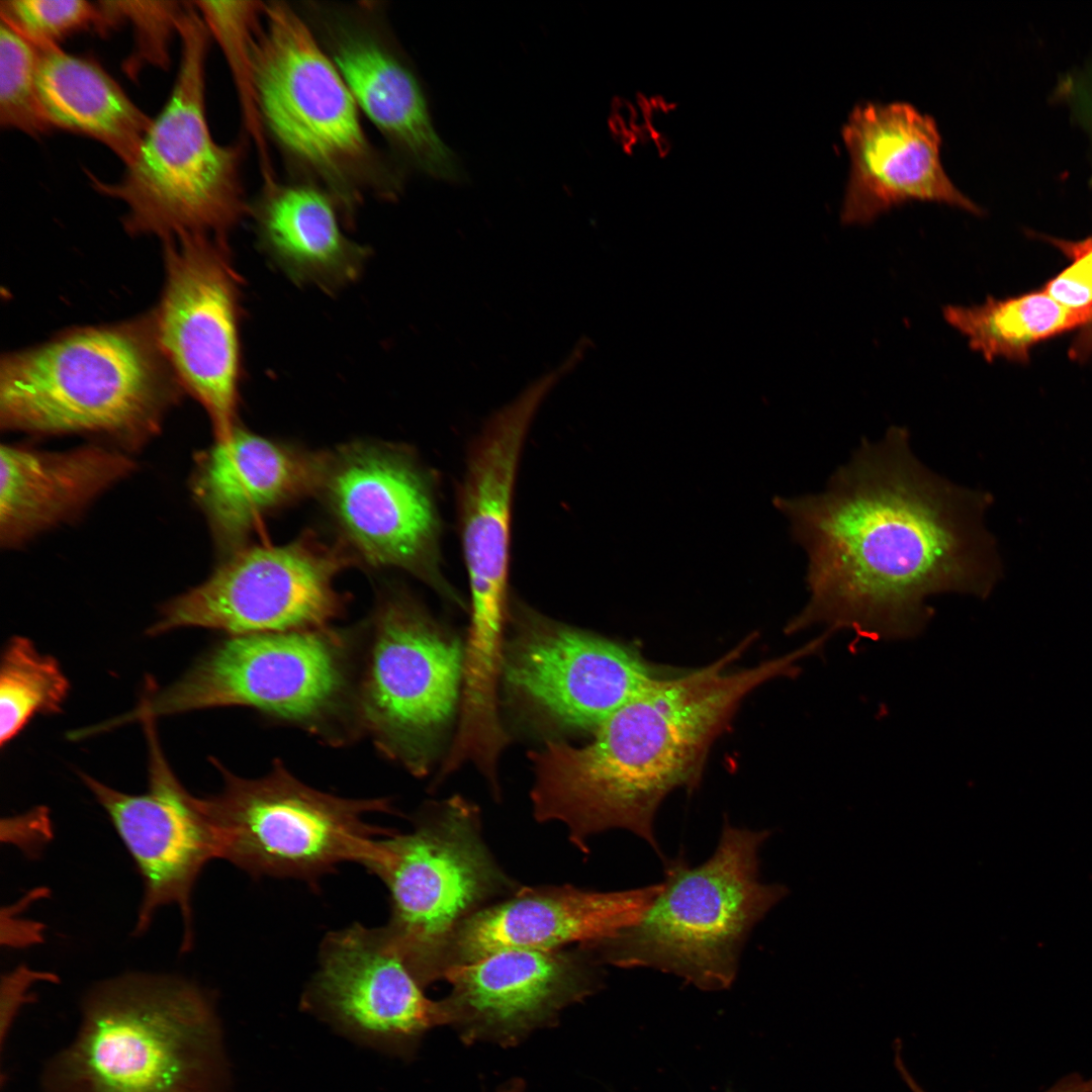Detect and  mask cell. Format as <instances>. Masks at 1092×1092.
<instances>
[{
    "label": "cell",
    "mask_w": 1092,
    "mask_h": 1092,
    "mask_svg": "<svg viewBox=\"0 0 1092 1092\" xmlns=\"http://www.w3.org/2000/svg\"><path fill=\"white\" fill-rule=\"evenodd\" d=\"M221 791L202 798L218 858L256 877L313 882L342 862L363 863L375 839L391 833L365 820L394 812L387 799H348L309 787L276 760L243 778L212 759Z\"/></svg>",
    "instance_id": "obj_10"
},
{
    "label": "cell",
    "mask_w": 1092,
    "mask_h": 1092,
    "mask_svg": "<svg viewBox=\"0 0 1092 1092\" xmlns=\"http://www.w3.org/2000/svg\"><path fill=\"white\" fill-rule=\"evenodd\" d=\"M306 10L359 109L402 163L437 180H460L459 161L434 126L417 74L372 9L314 3Z\"/></svg>",
    "instance_id": "obj_19"
},
{
    "label": "cell",
    "mask_w": 1092,
    "mask_h": 1092,
    "mask_svg": "<svg viewBox=\"0 0 1092 1092\" xmlns=\"http://www.w3.org/2000/svg\"><path fill=\"white\" fill-rule=\"evenodd\" d=\"M768 836L726 821L704 862L664 858L662 889L637 922L582 947L600 965L652 968L705 991L728 989L751 930L788 893L760 879Z\"/></svg>",
    "instance_id": "obj_6"
},
{
    "label": "cell",
    "mask_w": 1092,
    "mask_h": 1092,
    "mask_svg": "<svg viewBox=\"0 0 1092 1092\" xmlns=\"http://www.w3.org/2000/svg\"><path fill=\"white\" fill-rule=\"evenodd\" d=\"M465 647L404 590L379 600L356 722L378 749L416 775L450 723L462 690Z\"/></svg>",
    "instance_id": "obj_11"
},
{
    "label": "cell",
    "mask_w": 1092,
    "mask_h": 1092,
    "mask_svg": "<svg viewBox=\"0 0 1092 1092\" xmlns=\"http://www.w3.org/2000/svg\"><path fill=\"white\" fill-rule=\"evenodd\" d=\"M70 691L58 660L33 642L14 636L7 642L0 668V744L15 738L37 714H57Z\"/></svg>",
    "instance_id": "obj_28"
},
{
    "label": "cell",
    "mask_w": 1092,
    "mask_h": 1092,
    "mask_svg": "<svg viewBox=\"0 0 1092 1092\" xmlns=\"http://www.w3.org/2000/svg\"><path fill=\"white\" fill-rule=\"evenodd\" d=\"M178 35L181 54L172 91L135 156L113 183L89 176L99 193L123 203L129 235L162 241L183 234L225 238L250 212L241 178L244 146L220 145L211 135L205 110L210 34L193 2Z\"/></svg>",
    "instance_id": "obj_7"
},
{
    "label": "cell",
    "mask_w": 1092,
    "mask_h": 1092,
    "mask_svg": "<svg viewBox=\"0 0 1092 1092\" xmlns=\"http://www.w3.org/2000/svg\"><path fill=\"white\" fill-rule=\"evenodd\" d=\"M600 964L581 946L508 948L447 971L450 992L440 999L443 1025L463 1043L519 1044L550 1027L568 1006L603 986Z\"/></svg>",
    "instance_id": "obj_16"
},
{
    "label": "cell",
    "mask_w": 1092,
    "mask_h": 1092,
    "mask_svg": "<svg viewBox=\"0 0 1092 1092\" xmlns=\"http://www.w3.org/2000/svg\"><path fill=\"white\" fill-rule=\"evenodd\" d=\"M727 1092H731V1091H727Z\"/></svg>",
    "instance_id": "obj_38"
},
{
    "label": "cell",
    "mask_w": 1092,
    "mask_h": 1092,
    "mask_svg": "<svg viewBox=\"0 0 1092 1092\" xmlns=\"http://www.w3.org/2000/svg\"><path fill=\"white\" fill-rule=\"evenodd\" d=\"M250 212L261 250L294 283L335 291L361 274L370 252L343 233L341 210L322 187L274 181Z\"/></svg>",
    "instance_id": "obj_25"
},
{
    "label": "cell",
    "mask_w": 1092,
    "mask_h": 1092,
    "mask_svg": "<svg viewBox=\"0 0 1092 1092\" xmlns=\"http://www.w3.org/2000/svg\"><path fill=\"white\" fill-rule=\"evenodd\" d=\"M326 458L239 427L216 441L198 460L191 486L219 548L234 552L266 516L317 493Z\"/></svg>",
    "instance_id": "obj_23"
},
{
    "label": "cell",
    "mask_w": 1092,
    "mask_h": 1092,
    "mask_svg": "<svg viewBox=\"0 0 1092 1092\" xmlns=\"http://www.w3.org/2000/svg\"><path fill=\"white\" fill-rule=\"evenodd\" d=\"M753 635L717 660L689 671L663 673L612 714L580 747L548 741L531 752L534 817L558 821L583 853L590 837L631 831L661 857L656 811L678 788L698 785L709 750L741 702L778 677L799 673L811 643L754 666H731Z\"/></svg>",
    "instance_id": "obj_2"
},
{
    "label": "cell",
    "mask_w": 1092,
    "mask_h": 1092,
    "mask_svg": "<svg viewBox=\"0 0 1092 1092\" xmlns=\"http://www.w3.org/2000/svg\"><path fill=\"white\" fill-rule=\"evenodd\" d=\"M39 49L0 22V124L39 138L52 130L36 84Z\"/></svg>",
    "instance_id": "obj_30"
},
{
    "label": "cell",
    "mask_w": 1092,
    "mask_h": 1092,
    "mask_svg": "<svg viewBox=\"0 0 1092 1092\" xmlns=\"http://www.w3.org/2000/svg\"><path fill=\"white\" fill-rule=\"evenodd\" d=\"M1 21L38 49L60 47L74 33L94 29L105 34L99 1L1 0Z\"/></svg>",
    "instance_id": "obj_32"
},
{
    "label": "cell",
    "mask_w": 1092,
    "mask_h": 1092,
    "mask_svg": "<svg viewBox=\"0 0 1092 1092\" xmlns=\"http://www.w3.org/2000/svg\"><path fill=\"white\" fill-rule=\"evenodd\" d=\"M163 259L161 297L151 310L157 340L223 441L238 427L242 280L226 238L179 235L163 241Z\"/></svg>",
    "instance_id": "obj_13"
},
{
    "label": "cell",
    "mask_w": 1092,
    "mask_h": 1092,
    "mask_svg": "<svg viewBox=\"0 0 1092 1092\" xmlns=\"http://www.w3.org/2000/svg\"><path fill=\"white\" fill-rule=\"evenodd\" d=\"M347 655L343 637L329 627L230 636L111 725L242 706L326 734L351 706Z\"/></svg>",
    "instance_id": "obj_9"
},
{
    "label": "cell",
    "mask_w": 1092,
    "mask_h": 1092,
    "mask_svg": "<svg viewBox=\"0 0 1092 1092\" xmlns=\"http://www.w3.org/2000/svg\"><path fill=\"white\" fill-rule=\"evenodd\" d=\"M36 84L52 129L93 139L124 165L133 159L153 119L97 62L60 47L39 49Z\"/></svg>",
    "instance_id": "obj_26"
},
{
    "label": "cell",
    "mask_w": 1092,
    "mask_h": 1092,
    "mask_svg": "<svg viewBox=\"0 0 1092 1092\" xmlns=\"http://www.w3.org/2000/svg\"><path fill=\"white\" fill-rule=\"evenodd\" d=\"M661 889L662 883L616 892L569 885L520 887L458 927L438 958L436 980L502 949H556L614 937L638 921Z\"/></svg>",
    "instance_id": "obj_21"
},
{
    "label": "cell",
    "mask_w": 1092,
    "mask_h": 1092,
    "mask_svg": "<svg viewBox=\"0 0 1092 1092\" xmlns=\"http://www.w3.org/2000/svg\"><path fill=\"white\" fill-rule=\"evenodd\" d=\"M362 866L388 891L383 928L423 988L458 927L520 888L488 849L478 808L460 796L429 804L410 832L375 839Z\"/></svg>",
    "instance_id": "obj_8"
},
{
    "label": "cell",
    "mask_w": 1092,
    "mask_h": 1092,
    "mask_svg": "<svg viewBox=\"0 0 1092 1092\" xmlns=\"http://www.w3.org/2000/svg\"><path fill=\"white\" fill-rule=\"evenodd\" d=\"M50 981L54 978L46 973L32 972L26 967H19L2 980L1 999V1044L7 1035L19 1007L26 1002L28 988L36 981Z\"/></svg>",
    "instance_id": "obj_34"
},
{
    "label": "cell",
    "mask_w": 1092,
    "mask_h": 1092,
    "mask_svg": "<svg viewBox=\"0 0 1092 1092\" xmlns=\"http://www.w3.org/2000/svg\"><path fill=\"white\" fill-rule=\"evenodd\" d=\"M525 1088L526 1086L521 1080L512 1078L502 1084L495 1092H524Z\"/></svg>",
    "instance_id": "obj_37"
},
{
    "label": "cell",
    "mask_w": 1092,
    "mask_h": 1092,
    "mask_svg": "<svg viewBox=\"0 0 1092 1092\" xmlns=\"http://www.w3.org/2000/svg\"><path fill=\"white\" fill-rule=\"evenodd\" d=\"M1059 248H1061L1068 256H1072L1074 253L1092 247V237L1078 243H1066L1057 242Z\"/></svg>",
    "instance_id": "obj_36"
},
{
    "label": "cell",
    "mask_w": 1092,
    "mask_h": 1092,
    "mask_svg": "<svg viewBox=\"0 0 1092 1092\" xmlns=\"http://www.w3.org/2000/svg\"><path fill=\"white\" fill-rule=\"evenodd\" d=\"M352 563L344 545L309 532L282 545H244L202 583L167 602L148 633L199 627L239 636L328 627L344 607L335 579Z\"/></svg>",
    "instance_id": "obj_12"
},
{
    "label": "cell",
    "mask_w": 1092,
    "mask_h": 1092,
    "mask_svg": "<svg viewBox=\"0 0 1092 1092\" xmlns=\"http://www.w3.org/2000/svg\"><path fill=\"white\" fill-rule=\"evenodd\" d=\"M210 37L216 39L229 63L241 102L246 129L257 147L261 171L272 172L259 114L252 62V47L264 2L193 1Z\"/></svg>",
    "instance_id": "obj_29"
},
{
    "label": "cell",
    "mask_w": 1092,
    "mask_h": 1092,
    "mask_svg": "<svg viewBox=\"0 0 1092 1092\" xmlns=\"http://www.w3.org/2000/svg\"><path fill=\"white\" fill-rule=\"evenodd\" d=\"M521 631L502 674L520 696L567 727L596 731L663 673L631 647L521 608Z\"/></svg>",
    "instance_id": "obj_17"
},
{
    "label": "cell",
    "mask_w": 1092,
    "mask_h": 1092,
    "mask_svg": "<svg viewBox=\"0 0 1092 1092\" xmlns=\"http://www.w3.org/2000/svg\"><path fill=\"white\" fill-rule=\"evenodd\" d=\"M894 1064L901 1078L911 1092H925L912 1077L901 1057V1042H895ZM1043 1092H1092V1078H1084L1079 1073H1072L1056 1082Z\"/></svg>",
    "instance_id": "obj_35"
},
{
    "label": "cell",
    "mask_w": 1092,
    "mask_h": 1092,
    "mask_svg": "<svg viewBox=\"0 0 1092 1092\" xmlns=\"http://www.w3.org/2000/svg\"><path fill=\"white\" fill-rule=\"evenodd\" d=\"M220 1030L191 981L127 974L93 987L73 1041L43 1072L44 1092H220Z\"/></svg>",
    "instance_id": "obj_4"
},
{
    "label": "cell",
    "mask_w": 1092,
    "mask_h": 1092,
    "mask_svg": "<svg viewBox=\"0 0 1092 1092\" xmlns=\"http://www.w3.org/2000/svg\"><path fill=\"white\" fill-rule=\"evenodd\" d=\"M942 315L987 361L1024 362L1036 342L1091 322L1092 306L1069 308L1041 290L1005 299L988 297L979 305H946Z\"/></svg>",
    "instance_id": "obj_27"
},
{
    "label": "cell",
    "mask_w": 1092,
    "mask_h": 1092,
    "mask_svg": "<svg viewBox=\"0 0 1092 1092\" xmlns=\"http://www.w3.org/2000/svg\"><path fill=\"white\" fill-rule=\"evenodd\" d=\"M1075 262L1052 279L1042 291L1060 304L1081 309L1092 306V247L1072 256Z\"/></svg>",
    "instance_id": "obj_33"
},
{
    "label": "cell",
    "mask_w": 1092,
    "mask_h": 1092,
    "mask_svg": "<svg viewBox=\"0 0 1092 1092\" xmlns=\"http://www.w3.org/2000/svg\"><path fill=\"white\" fill-rule=\"evenodd\" d=\"M560 381L548 371L489 416L472 440L457 491L469 614L508 617L513 497L520 459L542 402Z\"/></svg>",
    "instance_id": "obj_20"
},
{
    "label": "cell",
    "mask_w": 1092,
    "mask_h": 1092,
    "mask_svg": "<svg viewBox=\"0 0 1092 1092\" xmlns=\"http://www.w3.org/2000/svg\"><path fill=\"white\" fill-rule=\"evenodd\" d=\"M0 542L15 548L79 516L135 468L128 455L100 445L42 451L2 445Z\"/></svg>",
    "instance_id": "obj_24"
},
{
    "label": "cell",
    "mask_w": 1092,
    "mask_h": 1092,
    "mask_svg": "<svg viewBox=\"0 0 1092 1092\" xmlns=\"http://www.w3.org/2000/svg\"><path fill=\"white\" fill-rule=\"evenodd\" d=\"M143 723L149 746L148 792L126 794L89 775L80 777L106 812L142 878L144 895L134 934L148 929L159 908L176 905L184 924L181 950L187 951L193 942L192 891L204 866L218 858L217 838L202 798L191 795L170 768L154 720Z\"/></svg>",
    "instance_id": "obj_15"
},
{
    "label": "cell",
    "mask_w": 1092,
    "mask_h": 1092,
    "mask_svg": "<svg viewBox=\"0 0 1092 1092\" xmlns=\"http://www.w3.org/2000/svg\"><path fill=\"white\" fill-rule=\"evenodd\" d=\"M842 138L850 158L843 223H870L912 200L981 212L945 174L934 119L911 104L857 105L842 127Z\"/></svg>",
    "instance_id": "obj_22"
},
{
    "label": "cell",
    "mask_w": 1092,
    "mask_h": 1092,
    "mask_svg": "<svg viewBox=\"0 0 1092 1092\" xmlns=\"http://www.w3.org/2000/svg\"><path fill=\"white\" fill-rule=\"evenodd\" d=\"M317 493L356 558L401 569L463 607L442 570L432 478L411 450L372 442L341 446L327 453Z\"/></svg>",
    "instance_id": "obj_14"
},
{
    "label": "cell",
    "mask_w": 1092,
    "mask_h": 1092,
    "mask_svg": "<svg viewBox=\"0 0 1092 1092\" xmlns=\"http://www.w3.org/2000/svg\"><path fill=\"white\" fill-rule=\"evenodd\" d=\"M252 62L264 129L335 199L346 224L366 195L397 197L401 173L369 141L353 95L305 17L284 2L265 3Z\"/></svg>",
    "instance_id": "obj_5"
},
{
    "label": "cell",
    "mask_w": 1092,
    "mask_h": 1092,
    "mask_svg": "<svg viewBox=\"0 0 1092 1092\" xmlns=\"http://www.w3.org/2000/svg\"><path fill=\"white\" fill-rule=\"evenodd\" d=\"M107 12L110 29L128 22L131 25L134 48L123 65L128 77L138 75L145 66L166 69L170 64V47L179 32L180 22L190 1H101Z\"/></svg>",
    "instance_id": "obj_31"
},
{
    "label": "cell",
    "mask_w": 1092,
    "mask_h": 1092,
    "mask_svg": "<svg viewBox=\"0 0 1092 1092\" xmlns=\"http://www.w3.org/2000/svg\"><path fill=\"white\" fill-rule=\"evenodd\" d=\"M990 503L921 463L907 429L863 439L823 492L774 498L808 559L809 600L785 632L909 639L933 617L929 597L986 598L999 575L983 524Z\"/></svg>",
    "instance_id": "obj_1"
},
{
    "label": "cell",
    "mask_w": 1092,
    "mask_h": 1092,
    "mask_svg": "<svg viewBox=\"0 0 1092 1092\" xmlns=\"http://www.w3.org/2000/svg\"><path fill=\"white\" fill-rule=\"evenodd\" d=\"M184 393L151 310L77 327L0 362V427L36 435L96 434L126 448L162 429Z\"/></svg>",
    "instance_id": "obj_3"
},
{
    "label": "cell",
    "mask_w": 1092,
    "mask_h": 1092,
    "mask_svg": "<svg viewBox=\"0 0 1092 1092\" xmlns=\"http://www.w3.org/2000/svg\"><path fill=\"white\" fill-rule=\"evenodd\" d=\"M305 1002L347 1034L403 1057L443 1025L440 1001L425 995L383 926L328 933Z\"/></svg>",
    "instance_id": "obj_18"
}]
</instances>
